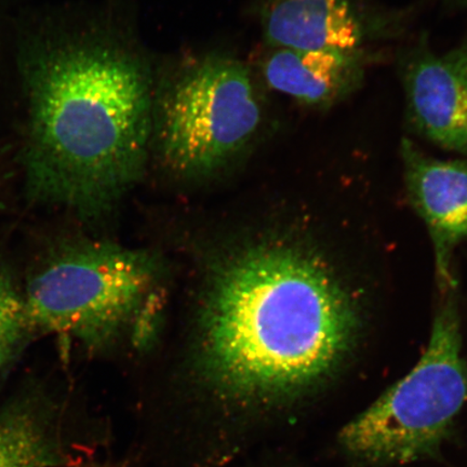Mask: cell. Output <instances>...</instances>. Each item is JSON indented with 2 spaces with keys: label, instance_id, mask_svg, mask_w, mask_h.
<instances>
[{
  "label": "cell",
  "instance_id": "obj_12",
  "mask_svg": "<svg viewBox=\"0 0 467 467\" xmlns=\"http://www.w3.org/2000/svg\"><path fill=\"white\" fill-rule=\"evenodd\" d=\"M448 3L455 8L467 7V0H448Z\"/></svg>",
  "mask_w": 467,
  "mask_h": 467
},
{
  "label": "cell",
  "instance_id": "obj_3",
  "mask_svg": "<svg viewBox=\"0 0 467 467\" xmlns=\"http://www.w3.org/2000/svg\"><path fill=\"white\" fill-rule=\"evenodd\" d=\"M159 266L141 251L108 243L63 244L40 261L25 296L35 332L92 348L112 342L150 299Z\"/></svg>",
  "mask_w": 467,
  "mask_h": 467
},
{
  "label": "cell",
  "instance_id": "obj_4",
  "mask_svg": "<svg viewBox=\"0 0 467 467\" xmlns=\"http://www.w3.org/2000/svg\"><path fill=\"white\" fill-rule=\"evenodd\" d=\"M466 396L458 312L449 299L417 366L344 426L338 441L366 462H413L441 446Z\"/></svg>",
  "mask_w": 467,
  "mask_h": 467
},
{
  "label": "cell",
  "instance_id": "obj_8",
  "mask_svg": "<svg viewBox=\"0 0 467 467\" xmlns=\"http://www.w3.org/2000/svg\"><path fill=\"white\" fill-rule=\"evenodd\" d=\"M400 148L409 195L433 237L441 283L451 285L449 256L467 237V162L433 159L407 139Z\"/></svg>",
  "mask_w": 467,
  "mask_h": 467
},
{
  "label": "cell",
  "instance_id": "obj_9",
  "mask_svg": "<svg viewBox=\"0 0 467 467\" xmlns=\"http://www.w3.org/2000/svg\"><path fill=\"white\" fill-rule=\"evenodd\" d=\"M263 73L273 89L317 109L346 100L363 85L368 51L273 48Z\"/></svg>",
  "mask_w": 467,
  "mask_h": 467
},
{
  "label": "cell",
  "instance_id": "obj_5",
  "mask_svg": "<svg viewBox=\"0 0 467 467\" xmlns=\"http://www.w3.org/2000/svg\"><path fill=\"white\" fill-rule=\"evenodd\" d=\"M261 120L247 68L233 58L209 57L181 75L162 99L161 156L180 173H213L242 153Z\"/></svg>",
  "mask_w": 467,
  "mask_h": 467
},
{
  "label": "cell",
  "instance_id": "obj_1",
  "mask_svg": "<svg viewBox=\"0 0 467 467\" xmlns=\"http://www.w3.org/2000/svg\"><path fill=\"white\" fill-rule=\"evenodd\" d=\"M356 323L353 303L323 263L285 244H254L222 262L210 280L200 369L226 399H288L329 376Z\"/></svg>",
  "mask_w": 467,
  "mask_h": 467
},
{
  "label": "cell",
  "instance_id": "obj_6",
  "mask_svg": "<svg viewBox=\"0 0 467 467\" xmlns=\"http://www.w3.org/2000/svg\"><path fill=\"white\" fill-rule=\"evenodd\" d=\"M401 21L377 0H265L262 9L273 48L368 51L399 32Z\"/></svg>",
  "mask_w": 467,
  "mask_h": 467
},
{
  "label": "cell",
  "instance_id": "obj_7",
  "mask_svg": "<svg viewBox=\"0 0 467 467\" xmlns=\"http://www.w3.org/2000/svg\"><path fill=\"white\" fill-rule=\"evenodd\" d=\"M408 116L420 134L467 154V42L437 54L419 42L401 62Z\"/></svg>",
  "mask_w": 467,
  "mask_h": 467
},
{
  "label": "cell",
  "instance_id": "obj_2",
  "mask_svg": "<svg viewBox=\"0 0 467 467\" xmlns=\"http://www.w3.org/2000/svg\"><path fill=\"white\" fill-rule=\"evenodd\" d=\"M26 156L35 202L98 217L141 177L151 131L148 69L115 39L68 44L33 75Z\"/></svg>",
  "mask_w": 467,
  "mask_h": 467
},
{
  "label": "cell",
  "instance_id": "obj_10",
  "mask_svg": "<svg viewBox=\"0 0 467 467\" xmlns=\"http://www.w3.org/2000/svg\"><path fill=\"white\" fill-rule=\"evenodd\" d=\"M50 416L36 395L19 397L0 410V467L60 464Z\"/></svg>",
  "mask_w": 467,
  "mask_h": 467
},
{
  "label": "cell",
  "instance_id": "obj_11",
  "mask_svg": "<svg viewBox=\"0 0 467 467\" xmlns=\"http://www.w3.org/2000/svg\"><path fill=\"white\" fill-rule=\"evenodd\" d=\"M33 334L25 291L17 285L9 268L0 262V373Z\"/></svg>",
  "mask_w": 467,
  "mask_h": 467
}]
</instances>
